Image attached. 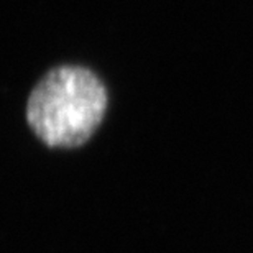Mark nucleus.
Instances as JSON below:
<instances>
[{"label": "nucleus", "mask_w": 253, "mask_h": 253, "mask_svg": "<svg viewBox=\"0 0 253 253\" xmlns=\"http://www.w3.org/2000/svg\"><path fill=\"white\" fill-rule=\"evenodd\" d=\"M109 107L102 79L84 66L48 71L27 100V122L44 145L76 148L90 140Z\"/></svg>", "instance_id": "obj_1"}]
</instances>
